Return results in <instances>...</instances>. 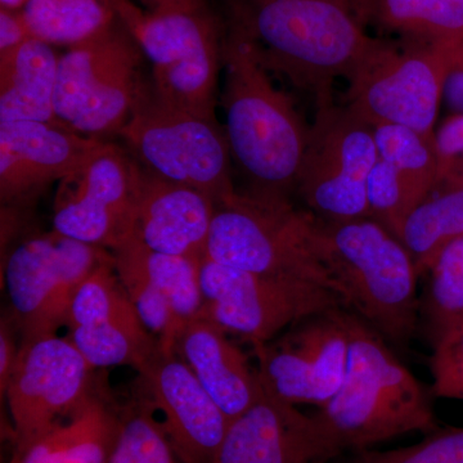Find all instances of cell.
Segmentation results:
<instances>
[{"mask_svg":"<svg viewBox=\"0 0 463 463\" xmlns=\"http://www.w3.org/2000/svg\"><path fill=\"white\" fill-rule=\"evenodd\" d=\"M334 457L315 414L264 390L232 420L213 463H319Z\"/></svg>","mask_w":463,"mask_h":463,"instance_id":"cell-18","label":"cell"},{"mask_svg":"<svg viewBox=\"0 0 463 463\" xmlns=\"http://www.w3.org/2000/svg\"><path fill=\"white\" fill-rule=\"evenodd\" d=\"M115 270L136 307L146 328L158 341L164 353H175L179 336L178 323L165 295L152 282L143 267L134 237L112 250Z\"/></svg>","mask_w":463,"mask_h":463,"instance_id":"cell-28","label":"cell"},{"mask_svg":"<svg viewBox=\"0 0 463 463\" xmlns=\"http://www.w3.org/2000/svg\"><path fill=\"white\" fill-rule=\"evenodd\" d=\"M317 227L318 218L295 209L288 199L236 192L215 205L206 255L261 276L313 283L337 297Z\"/></svg>","mask_w":463,"mask_h":463,"instance_id":"cell-5","label":"cell"},{"mask_svg":"<svg viewBox=\"0 0 463 463\" xmlns=\"http://www.w3.org/2000/svg\"><path fill=\"white\" fill-rule=\"evenodd\" d=\"M317 105L298 190L322 221L371 218L367 182L379 160L373 128L349 108H336L331 96Z\"/></svg>","mask_w":463,"mask_h":463,"instance_id":"cell-10","label":"cell"},{"mask_svg":"<svg viewBox=\"0 0 463 463\" xmlns=\"http://www.w3.org/2000/svg\"><path fill=\"white\" fill-rule=\"evenodd\" d=\"M347 322L345 377L336 394L315 414L334 456L438 429L431 390L414 377L386 345L385 337L367 322L349 312Z\"/></svg>","mask_w":463,"mask_h":463,"instance_id":"cell-2","label":"cell"},{"mask_svg":"<svg viewBox=\"0 0 463 463\" xmlns=\"http://www.w3.org/2000/svg\"><path fill=\"white\" fill-rule=\"evenodd\" d=\"M175 353L227 416L239 417L263 394L258 370L214 322L199 317L183 327Z\"/></svg>","mask_w":463,"mask_h":463,"instance_id":"cell-20","label":"cell"},{"mask_svg":"<svg viewBox=\"0 0 463 463\" xmlns=\"http://www.w3.org/2000/svg\"><path fill=\"white\" fill-rule=\"evenodd\" d=\"M67 339L91 368L130 365L139 371L158 349L143 323H100L69 328Z\"/></svg>","mask_w":463,"mask_h":463,"instance_id":"cell-26","label":"cell"},{"mask_svg":"<svg viewBox=\"0 0 463 463\" xmlns=\"http://www.w3.org/2000/svg\"><path fill=\"white\" fill-rule=\"evenodd\" d=\"M443 99L457 115H463V69L450 70L444 85Z\"/></svg>","mask_w":463,"mask_h":463,"instance_id":"cell-39","label":"cell"},{"mask_svg":"<svg viewBox=\"0 0 463 463\" xmlns=\"http://www.w3.org/2000/svg\"><path fill=\"white\" fill-rule=\"evenodd\" d=\"M455 47L413 43L401 51L380 41L347 79V108L373 128L402 125L435 137Z\"/></svg>","mask_w":463,"mask_h":463,"instance_id":"cell-9","label":"cell"},{"mask_svg":"<svg viewBox=\"0 0 463 463\" xmlns=\"http://www.w3.org/2000/svg\"><path fill=\"white\" fill-rule=\"evenodd\" d=\"M371 218L399 236L407 216L422 203L394 166L377 160L367 182Z\"/></svg>","mask_w":463,"mask_h":463,"instance_id":"cell-33","label":"cell"},{"mask_svg":"<svg viewBox=\"0 0 463 463\" xmlns=\"http://www.w3.org/2000/svg\"><path fill=\"white\" fill-rule=\"evenodd\" d=\"M118 136L139 165L203 192L215 205L237 192L231 176L230 145L216 120L166 105L151 85Z\"/></svg>","mask_w":463,"mask_h":463,"instance_id":"cell-8","label":"cell"},{"mask_svg":"<svg viewBox=\"0 0 463 463\" xmlns=\"http://www.w3.org/2000/svg\"><path fill=\"white\" fill-rule=\"evenodd\" d=\"M33 38L20 11L0 8V54L16 50Z\"/></svg>","mask_w":463,"mask_h":463,"instance_id":"cell-36","label":"cell"},{"mask_svg":"<svg viewBox=\"0 0 463 463\" xmlns=\"http://www.w3.org/2000/svg\"><path fill=\"white\" fill-rule=\"evenodd\" d=\"M201 317L252 345L265 344L307 317L344 307L340 298L313 283L273 279L218 263L200 264Z\"/></svg>","mask_w":463,"mask_h":463,"instance_id":"cell-11","label":"cell"},{"mask_svg":"<svg viewBox=\"0 0 463 463\" xmlns=\"http://www.w3.org/2000/svg\"><path fill=\"white\" fill-rule=\"evenodd\" d=\"M225 30L257 51L269 71L330 97L379 44L364 30L350 0H222Z\"/></svg>","mask_w":463,"mask_h":463,"instance_id":"cell-1","label":"cell"},{"mask_svg":"<svg viewBox=\"0 0 463 463\" xmlns=\"http://www.w3.org/2000/svg\"><path fill=\"white\" fill-rule=\"evenodd\" d=\"M116 12L151 61L155 96L174 109L216 120L223 38L206 5L185 11L143 12L130 0H116Z\"/></svg>","mask_w":463,"mask_h":463,"instance_id":"cell-6","label":"cell"},{"mask_svg":"<svg viewBox=\"0 0 463 463\" xmlns=\"http://www.w3.org/2000/svg\"><path fill=\"white\" fill-rule=\"evenodd\" d=\"M143 53L120 20L60 57L54 114L72 132L106 141L118 136L145 96Z\"/></svg>","mask_w":463,"mask_h":463,"instance_id":"cell-7","label":"cell"},{"mask_svg":"<svg viewBox=\"0 0 463 463\" xmlns=\"http://www.w3.org/2000/svg\"><path fill=\"white\" fill-rule=\"evenodd\" d=\"M225 136L252 194L288 199L298 188L307 129L274 87L257 51L237 33L223 36Z\"/></svg>","mask_w":463,"mask_h":463,"instance_id":"cell-3","label":"cell"},{"mask_svg":"<svg viewBox=\"0 0 463 463\" xmlns=\"http://www.w3.org/2000/svg\"><path fill=\"white\" fill-rule=\"evenodd\" d=\"M106 249L88 245L52 232L24 241L5 261L11 317L27 337L57 334L66 326L70 307L84 279L103 260Z\"/></svg>","mask_w":463,"mask_h":463,"instance_id":"cell-12","label":"cell"},{"mask_svg":"<svg viewBox=\"0 0 463 463\" xmlns=\"http://www.w3.org/2000/svg\"><path fill=\"white\" fill-rule=\"evenodd\" d=\"M118 431V414L91 392L67 421L17 450L11 463H108Z\"/></svg>","mask_w":463,"mask_h":463,"instance_id":"cell-22","label":"cell"},{"mask_svg":"<svg viewBox=\"0 0 463 463\" xmlns=\"http://www.w3.org/2000/svg\"><path fill=\"white\" fill-rule=\"evenodd\" d=\"M317 241L344 307L385 339L407 343L419 319L420 272L402 241L373 218H318Z\"/></svg>","mask_w":463,"mask_h":463,"instance_id":"cell-4","label":"cell"},{"mask_svg":"<svg viewBox=\"0 0 463 463\" xmlns=\"http://www.w3.org/2000/svg\"><path fill=\"white\" fill-rule=\"evenodd\" d=\"M377 154L394 166L402 178L423 201L440 182V157L435 137L402 125L373 128Z\"/></svg>","mask_w":463,"mask_h":463,"instance_id":"cell-29","label":"cell"},{"mask_svg":"<svg viewBox=\"0 0 463 463\" xmlns=\"http://www.w3.org/2000/svg\"><path fill=\"white\" fill-rule=\"evenodd\" d=\"M100 323H143L115 270L114 255L106 259L76 291L67 328Z\"/></svg>","mask_w":463,"mask_h":463,"instance_id":"cell-30","label":"cell"},{"mask_svg":"<svg viewBox=\"0 0 463 463\" xmlns=\"http://www.w3.org/2000/svg\"><path fill=\"white\" fill-rule=\"evenodd\" d=\"M430 371L434 397L463 402V328L432 346Z\"/></svg>","mask_w":463,"mask_h":463,"instance_id":"cell-35","label":"cell"},{"mask_svg":"<svg viewBox=\"0 0 463 463\" xmlns=\"http://www.w3.org/2000/svg\"><path fill=\"white\" fill-rule=\"evenodd\" d=\"M252 346L268 394L297 407L321 408L345 377L350 349L347 312L339 307L307 317L279 340Z\"/></svg>","mask_w":463,"mask_h":463,"instance_id":"cell-14","label":"cell"},{"mask_svg":"<svg viewBox=\"0 0 463 463\" xmlns=\"http://www.w3.org/2000/svg\"><path fill=\"white\" fill-rule=\"evenodd\" d=\"M398 239L412 255L420 273L428 272L447 245L463 239V176L423 200L405 219Z\"/></svg>","mask_w":463,"mask_h":463,"instance_id":"cell-25","label":"cell"},{"mask_svg":"<svg viewBox=\"0 0 463 463\" xmlns=\"http://www.w3.org/2000/svg\"><path fill=\"white\" fill-rule=\"evenodd\" d=\"M148 12L185 11L199 8L205 5V0H141Z\"/></svg>","mask_w":463,"mask_h":463,"instance_id":"cell-40","label":"cell"},{"mask_svg":"<svg viewBox=\"0 0 463 463\" xmlns=\"http://www.w3.org/2000/svg\"><path fill=\"white\" fill-rule=\"evenodd\" d=\"M364 24L422 44L453 47L463 39V0H350Z\"/></svg>","mask_w":463,"mask_h":463,"instance_id":"cell-23","label":"cell"},{"mask_svg":"<svg viewBox=\"0 0 463 463\" xmlns=\"http://www.w3.org/2000/svg\"><path fill=\"white\" fill-rule=\"evenodd\" d=\"M215 203L203 192L141 166L134 236L161 254L206 257Z\"/></svg>","mask_w":463,"mask_h":463,"instance_id":"cell-19","label":"cell"},{"mask_svg":"<svg viewBox=\"0 0 463 463\" xmlns=\"http://www.w3.org/2000/svg\"><path fill=\"white\" fill-rule=\"evenodd\" d=\"M60 57L51 44L30 38L0 54V123H57L54 114Z\"/></svg>","mask_w":463,"mask_h":463,"instance_id":"cell-21","label":"cell"},{"mask_svg":"<svg viewBox=\"0 0 463 463\" xmlns=\"http://www.w3.org/2000/svg\"><path fill=\"white\" fill-rule=\"evenodd\" d=\"M26 0H0V8L14 9L20 11L25 5Z\"/></svg>","mask_w":463,"mask_h":463,"instance_id":"cell-42","label":"cell"},{"mask_svg":"<svg viewBox=\"0 0 463 463\" xmlns=\"http://www.w3.org/2000/svg\"><path fill=\"white\" fill-rule=\"evenodd\" d=\"M463 69V39L453 48L452 70Z\"/></svg>","mask_w":463,"mask_h":463,"instance_id":"cell-41","label":"cell"},{"mask_svg":"<svg viewBox=\"0 0 463 463\" xmlns=\"http://www.w3.org/2000/svg\"><path fill=\"white\" fill-rule=\"evenodd\" d=\"M141 165L128 149L105 141L60 182L53 231L97 248L115 250L134 236Z\"/></svg>","mask_w":463,"mask_h":463,"instance_id":"cell-13","label":"cell"},{"mask_svg":"<svg viewBox=\"0 0 463 463\" xmlns=\"http://www.w3.org/2000/svg\"><path fill=\"white\" fill-rule=\"evenodd\" d=\"M149 403L183 463H213L227 432V416L176 353L160 347L138 371Z\"/></svg>","mask_w":463,"mask_h":463,"instance_id":"cell-16","label":"cell"},{"mask_svg":"<svg viewBox=\"0 0 463 463\" xmlns=\"http://www.w3.org/2000/svg\"><path fill=\"white\" fill-rule=\"evenodd\" d=\"M108 463H183L149 403H137L118 416V431Z\"/></svg>","mask_w":463,"mask_h":463,"instance_id":"cell-32","label":"cell"},{"mask_svg":"<svg viewBox=\"0 0 463 463\" xmlns=\"http://www.w3.org/2000/svg\"><path fill=\"white\" fill-rule=\"evenodd\" d=\"M353 463H463V428L439 426L413 446L361 450Z\"/></svg>","mask_w":463,"mask_h":463,"instance_id":"cell-34","label":"cell"},{"mask_svg":"<svg viewBox=\"0 0 463 463\" xmlns=\"http://www.w3.org/2000/svg\"><path fill=\"white\" fill-rule=\"evenodd\" d=\"M105 141L39 121L0 123L3 207L35 199L47 185L76 172Z\"/></svg>","mask_w":463,"mask_h":463,"instance_id":"cell-17","label":"cell"},{"mask_svg":"<svg viewBox=\"0 0 463 463\" xmlns=\"http://www.w3.org/2000/svg\"><path fill=\"white\" fill-rule=\"evenodd\" d=\"M422 301L431 346L463 328V239L439 252L429 267Z\"/></svg>","mask_w":463,"mask_h":463,"instance_id":"cell-27","label":"cell"},{"mask_svg":"<svg viewBox=\"0 0 463 463\" xmlns=\"http://www.w3.org/2000/svg\"><path fill=\"white\" fill-rule=\"evenodd\" d=\"M91 371L67 337L50 334L21 340L5 392L17 450L87 401Z\"/></svg>","mask_w":463,"mask_h":463,"instance_id":"cell-15","label":"cell"},{"mask_svg":"<svg viewBox=\"0 0 463 463\" xmlns=\"http://www.w3.org/2000/svg\"><path fill=\"white\" fill-rule=\"evenodd\" d=\"M440 172L453 160L463 155V115H457L441 128L437 138Z\"/></svg>","mask_w":463,"mask_h":463,"instance_id":"cell-38","label":"cell"},{"mask_svg":"<svg viewBox=\"0 0 463 463\" xmlns=\"http://www.w3.org/2000/svg\"><path fill=\"white\" fill-rule=\"evenodd\" d=\"M136 240L143 267L152 282L165 295L174 317L182 332L187 323L203 313V297L201 289L199 259L161 254ZM179 332V334H181Z\"/></svg>","mask_w":463,"mask_h":463,"instance_id":"cell-31","label":"cell"},{"mask_svg":"<svg viewBox=\"0 0 463 463\" xmlns=\"http://www.w3.org/2000/svg\"><path fill=\"white\" fill-rule=\"evenodd\" d=\"M14 331H17L16 325L11 315L3 317L0 322V394L5 398L9 379H11L12 371L18 354L16 339H14Z\"/></svg>","mask_w":463,"mask_h":463,"instance_id":"cell-37","label":"cell"},{"mask_svg":"<svg viewBox=\"0 0 463 463\" xmlns=\"http://www.w3.org/2000/svg\"><path fill=\"white\" fill-rule=\"evenodd\" d=\"M21 14L33 38L69 48L108 32L118 21L116 0H26Z\"/></svg>","mask_w":463,"mask_h":463,"instance_id":"cell-24","label":"cell"}]
</instances>
